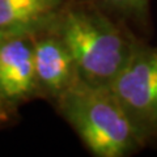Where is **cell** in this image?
<instances>
[{"label": "cell", "instance_id": "cell-1", "mask_svg": "<svg viewBox=\"0 0 157 157\" xmlns=\"http://www.w3.org/2000/svg\"><path fill=\"white\" fill-rule=\"evenodd\" d=\"M56 98L68 123L97 157L128 156L144 141L107 86L76 78Z\"/></svg>", "mask_w": 157, "mask_h": 157}, {"label": "cell", "instance_id": "cell-2", "mask_svg": "<svg viewBox=\"0 0 157 157\" xmlns=\"http://www.w3.org/2000/svg\"><path fill=\"white\" fill-rule=\"evenodd\" d=\"M56 33L75 63L77 78L109 86L134 47V41L101 12L73 7L59 13Z\"/></svg>", "mask_w": 157, "mask_h": 157}, {"label": "cell", "instance_id": "cell-3", "mask_svg": "<svg viewBox=\"0 0 157 157\" xmlns=\"http://www.w3.org/2000/svg\"><path fill=\"white\" fill-rule=\"evenodd\" d=\"M107 88L144 140L157 135V46L135 42Z\"/></svg>", "mask_w": 157, "mask_h": 157}, {"label": "cell", "instance_id": "cell-4", "mask_svg": "<svg viewBox=\"0 0 157 157\" xmlns=\"http://www.w3.org/2000/svg\"><path fill=\"white\" fill-rule=\"evenodd\" d=\"M28 37L12 36L0 41V93L11 100L26 97L38 86L33 41Z\"/></svg>", "mask_w": 157, "mask_h": 157}, {"label": "cell", "instance_id": "cell-5", "mask_svg": "<svg viewBox=\"0 0 157 157\" xmlns=\"http://www.w3.org/2000/svg\"><path fill=\"white\" fill-rule=\"evenodd\" d=\"M37 85L51 96H60L77 78L71 52L55 32L33 41Z\"/></svg>", "mask_w": 157, "mask_h": 157}, {"label": "cell", "instance_id": "cell-6", "mask_svg": "<svg viewBox=\"0 0 157 157\" xmlns=\"http://www.w3.org/2000/svg\"><path fill=\"white\" fill-rule=\"evenodd\" d=\"M62 0H0V34L32 36L55 22Z\"/></svg>", "mask_w": 157, "mask_h": 157}, {"label": "cell", "instance_id": "cell-7", "mask_svg": "<svg viewBox=\"0 0 157 157\" xmlns=\"http://www.w3.org/2000/svg\"><path fill=\"white\" fill-rule=\"evenodd\" d=\"M113 8L123 12L128 16H135L137 18H143L148 12L149 0H105Z\"/></svg>", "mask_w": 157, "mask_h": 157}, {"label": "cell", "instance_id": "cell-8", "mask_svg": "<svg viewBox=\"0 0 157 157\" xmlns=\"http://www.w3.org/2000/svg\"><path fill=\"white\" fill-rule=\"evenodd\" d=\"M3 38H6V37H3V36H2V34H0V41H2V39H3Z\"/></svg>", "mask_w": 157, "mask_h": 157}]
</instances>
